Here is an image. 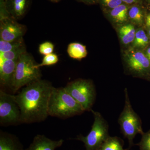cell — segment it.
Segmentation results:
<instances>
[{"label": "cell", "mask_w": 150, "mask_h": 150, "mask_svg": "<svg viewBox=\"0 0 150 150\" xmlns=\"http://www.w3.org/2000/svg\"><path fill=\"white\" fill-rule=\"evenodd\" d=\"M54 87L51 82L40 79L25 86L14 95L21 113V123L45 121L48 116V107Z\"/></svg>", "instance_id": "6da1fadb"}, {"label": "cell", "mask_w": 150, "mask_h": 150, "mask_svg": "<svg viewBox=\"0 0 150 150\" xmlns=\"http://www.w3.org/2000/svg\"><path fill=\"white\" fill-rule=\"evenodd\" d=\"M85 111L79 103L64 88H53L48 103V115L66 119Z\"/></svg>", "instance_id": "7a4b0ae2"}, {"label": "cell", "mask_w": 150, "mask_h": 150, "mask_svg": "<svg viewBox=\"0 0 150 150\" xmlns=\"http://www.w3.org/2000/svg\"><path fill=\"white\" fill-rule=\"evenodd\" d=\"M37 64L32 56L27 52L19 58L11 86L14 93L41 79L42 75L40 68H36Z\"/></svg>", "instance_id": "3957f363"}, {"label": "cell", "mask_w": 150, "mask_h": 150, "mask_svg": "<svg viewBox=\"0 0 150 150\" xmlns=\"http://www.w3.org/2000/svg\"><path fill=\"white\" fill-rule=\"evenodd\" d=\"M125 103L124 108L119 116L118 121L121 133L128 140L129 150L134 146L133 141L138 134H144L142 121L139 116L132 108L129 93L126 89L124 91Z\"/></svg>", "instance_id": "277c9868"}, {"label": "cell", "mask_w": 150, "mask_h": 150, "mask_svg": "<svg viewBox=\"0 0 150 150\" xmlns=\"http://www.w3.org/2000/svg\"><path fill=\"white\" fill-rule=\"evenodd\" d=\"M94 122L91 129L86 137L80 135L76 139L83 142L86 150H98L110 137L109 126L107 121L100 112L92 110Z\"/></svg>", "instance_id": "5b68a950"}, {"label": "cell", "mask_w": 150, "mask_h": 150, "mask_svg": "<svg viewBox=\"0 0 150 150\" xmlns=\"http://www.w3.org/2000/svg\"><path fill=\"white\" fill-rule=\"evenodd\" d=\"M64 88L81 105L85 111H91L96 93L91 81L79 79L69 83Z\"/></svg>", "instance_id": "8992f818"}, {"label": "cell", "mask_w": 150, "mask_h": 150, "mask_svg": "<svg viewBox=\"0 0 150 150\" xmlns=\"http://www.w3.org/2000/svg\"><path fill=\"white\" fill-rule=\"evenodd\" d=\"M20 109L14 95L0 90V124L1 126L21 123Z\"/></svg>", "instance_id": "52a82bcc"}, {"label": "cell", "mask_w": 150, "mask_h": 150, "mask_svg": "<svg viewBox=\"0 0 150 150\" xmlns=\"http://www.w3.org/2000/svg\"><path fill=\"white\" fill-rule=\"evenodd\" d=\"M125 62L127 69L132 74L150 78V61L142 51L130 52L126 57Z\"/></svg>", "instance_id": "ba28073f"}, {"label": "cell", "mask_w": 150, "mask_h": 150, "mask_svg": "<svg viewBox=\"0 0 150 150\" xmlns=\"http://www.w3.org/2000/svg\"><path fill=\"white\" fill-rule=\"evenodd\" d=\"M25 32V26L18 23L11 17L1 20V40L6 41L19 40L23 38Z\"/></svg>", "instance_id": "9c48e42d"}, {"label": "cell", "mask_w": 150, "mask_h": 150, "mask_svg": "<svg viewBox=\"0 0 150 150\" xmlns=\"http://www.w3.org/2000/svg\"><path fill=\"white\" fill-rule=\"evenodd\" d=\"M64 142L63 139L54 141L44 135H37L29 146L25 150H55L61 147Z\"/></svg>", "instance_id": "30bf717a"}, {"label": "cell", "mask_w": 150, "mask_h": 150, "mask_svg": "<svg viewBox=\"0 0 150 150\" xmlns=\"http://www.w3.org/2000/svg\"><path fill=\"white\" fill-rule=\"evenodd\" d=\"M30 0H5L7 10L16 20L21 18L27 11Z\"/></svg>", "instance_id": "8fae6325"}, {"label": "cell", "mask_w": 150, "mask_h": 150, "mask_svg": "<svg viewBox=\"0 0 150 150\" xmlns=\"http://www.w3.org/2000/svg\"><path fill=\"white\" fill-rule=\"evenodd\" d=\"M18 59L6 60L0 62V81L1 84L11 87Z\"/></svg>", "instance_id": "7c38bea8"}, {"label": "cell", "mask_w": 150, "mask_h": 150, "mask_svg": "<svg viewBox=\"0 0 150 150\" xmlns=\"http://www.w3.org/2000/svg\"><path fill=\"white\" fill-rule=\"evenodd\" d=\"M0 150H25L18 139L14 135L1 131Z\"/></svg>", "instance_id": "4fadbf2b"}, {"label": "cell", "mask_w": 150, "mask_h": 150, "mask_svg": "<svg viewBox=\"0 0 150 150\" xmlns=\"http://www.w3.org/2000/svg\"><path fill=\"white\" fill-rule=\"evenodd\" d=\"M67 52L70 57L77 60L85 58L88 54L86 46L79 43H72L69 44Z\"/></svg>", "instance_id": "5bb4252c"}, {"label": "cell", "mask_w": 150, "mask_h": 150, "mask_svg": "<svg viewBox=\"0 0 150 150\" xmlns=\"http://www.w3.org/2000/svg\"><path fill=\"white\" fill-rule=\"evenodd\" d=\"M136 31L134 25L129 24L123 25L119 30V35L122 43L125 45L134 42Z\"/></svg>", "instance_id": "9a60e30c"}, {"label": "cell", "mask_w": 150, "mask_h": 150, "mask_svg": "<svg viewBox=\"0 0 150 150\" xmlns=\"http://www.w3.org/2000/svg\"><path fill=\"white\" fill-rule=\"evenodd\" d=\"M128 12V7L122 4L117 7L112 9L110 12V15L116 22L122 23L127 21Z\"/></svg>", "instance_id": "2e32d148"}, {"label": "cell", "mask_w": 150, "mask_h": 150, "mask_svg": "<svg viewBox=\"0 0 150 150\" xmlns=\"http://www.w3.org/2000/svg\"><path fill=\"white\" fill-rule=\"evenodd\" d=\"M123 143L118 137H108L98 150H124Z\"/></svg>", "instance_id": "e0dca14e"}, {"label": "cell", "mask_w": 150, "mask_h": 150, "mask_svg": "<svg viewBox=\"0 0 150 150\" xmlns=\"http://www.w3.org/2000/svg\"><path fill=\"white\" fill-rule=\"evenodd\" d=\"M26 52L25 45L13 50L0 54V62L6 60H14L18 58Z\"/></svg>", "instance_id": "ac0fdd59"}, {"label": "cell", "mask_w": 150, "mask_h": 150, "mask_svg": "<svg viewBox=\"0 0 150 150\" xmlns=\"http://www.w3.org/2000/svg\"><path fill=\"white\" fill-rule=\"evenodd\" d=\"M24 45L23 38L12 41L0 40V54L10 51Z\"/></svg>", "instance_id": "d6986e66"}, {"label": "cell", "mask_w": 150, "mask_h": 150, "mask_svg": "<svg viewBox=\"0 0 150 150\" xmlns=\"http://www.w3.org/2000/svg\"><path fill=\"white\" fill-rule=\"evenodd\" d=\"M149 40L147 35L143 30H138L136 32L135 39L133 42L134 47L143 48L147 46Z\"/></svg>", "instance_id": "ffe728a7"}, {"label": "cell", "mask_w": 150, "mask_h": 150, "mask_svg": "<svg viewBox=\"0 0 150 150\" xmlns=\"http://www.w3.org/2000/svg\"><path fill=\"white\" fill-rule=\"evenodd\" d=\"M128 15L133 22L136 24H141L143 23L144 16L142 10L137 6L132 7L128 12Z\"/></svg>", "instance_id": "44dd1931"}, {"label": "cell", "mask_w": 150, "mask_h": 150, "mask_svg": "<svg viewBox=\"0 0 150 150\" xmlns=\"http://www.w3.org/2000/svg\"><path fill=\"white\" fill-rule=\"evenodd\" d=\"M59 58L58 56L55 54H48L43 57L42 62L40 64H37L36 68H40L43 66H51L57 64L59 62Z\"/></svg>", "instance_id": "7402d4cb"}, {"label": "cell", "mask_w": 150, "mask_h": 150, "mask_svg": "<svg viewBox=\"0 0 150 150\" xmlns=\"http://www.w3.org/2000/svg\"><path fill=\"white\" fill-rule=\"evenodd\" d=\"M141 141L137 144L140 150H150V130L142 135Z\"/></svg>", "instance_id": "603a6c76"}, {"label": "cell", "mask_w": 150, "mask_h": 150, "mask_svg": "<svg viewBox=\"0 0 150 150\" xmlns=\"http://www.w3.org/2000/svg\"><path fill=\"white\" fill-rule=\"evenodd\" d=\"M54 49V44L49 41H46L39 45L38 51L40 54L46 56L52 54Z\"/></svg>", "instance_id": "cb8c5ba5"}, {"label": "cell", "mask_w": 150, "mask_h": 150, "mask_svg": "<svg viewBox=\"0 0 150 150\" xmlns=\"http://www.w3.org/2000/svg\"><path fill=\"white\" fill-rule=\"evenodd\" d=\"M103 4L105 6L113 9L122 4L121 0H102Z\"/></svg>", "instance_id": "d4e9b609"}, {"label": "cell", "mask_w": 150, "mask_h": 150, "mask_svg": "<svg viewBox=\"0 0 150 150\" xmlns=\"http://www.w3.org/2000/svg\"><path fill=\"white\" fill-rule=\"evenodd\" d=\"M122 2L127 4H132L133 3H136L138 1V0H121Z\"/></svg>", "instance_id": "484cf974"}, {"label": "cell", "mask_w": 150, "mask_h": 150, "mask_svg": "<svg viewBox=\"0 0 150 150\" xmlns=\"http://www.w3.org/2000/svg\"><path fill=\"white\" fill-rule=\"evenodd\" d=\"M146 24L148 27L150 28V14L147 16L146 19Z\"/></svg>", "instance_id": "4316f807"}, {"label": "cell", "mask_w": 150, "mask_h": 150, "mask_svg": "<svg viewBox=\"0 0 150 150\" xmlns=\"http://www.w3.org/2000/svg\"><path fill=\"white\" fill-rule=\"evenodd\" d=\"M146 56H147L148 59H149V60L150 61V47H149V48H148L147 50Z\"/></svg>", "instance_id": "83f0119b"}, {"label": "cell", "mask_w": 150, "mask_h": 150, "mask_svg": "<svg viewBox=\"0 0 150 150\" xmlns=\"http://www.w3.org/2000/svg\"><path fill=\"white\" fill-rule=\"evenodd\" d=\"M83 1L85 2L88 3H93L96 0H82Z\"/></svg>", "instance_id": "f1b7e54d"}, {"label": "cell", "mask_w": 150, "mask_h": 150, "mask_svg": "<svg viewBox=\"0 0 150 150\" xmlns=\"http://www.w3.org/2000/svg\"><path fill=\"white\" fill-rule=\"evenodd\" d=\"M49 1H51L53 2H58V1H59V0H49Z\"/></svg>", "instance_id": "f546056e"}, {"label": "cell", "mask_w": 150, "mask_h": 150, "mask_svg": "<svg viewBox=\"0 0 150 150\" xmlns=\"http://www.w3.org/2000/svg\"><path fill=\"white\" fill-rule=\"evenodd\" d=\"M149 35H150V28H149Z\"/></svg>", "instance_id": "4dcf8cb0"}]
</instances>
